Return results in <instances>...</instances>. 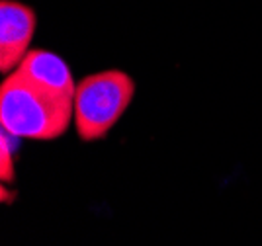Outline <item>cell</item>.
<instances>
[{"mask_svg":"<svg viewBox=\"0 0 262 246\" xmlns=\"http://www.w3.org/2000/svg\"><path fill=\"white\" fill-rule=\"evenodd\" d=\"M14 135L2 129L0 135V178L2 182H14L16 180V168H14V145H12Z\"/></svg>","mask_w":262,"mask_h":246,"instance_id":"5","label":"cell"},{"mask_svg":"<svg viewBox=\"0 0 262 246\" xmlns=\"http://www.w3.org/2000/svg\"><path fill=\"white\" fill-rule=\"evenodd\" d=\"M75 121L73 98L55 94L12 71L0 86V125L18 139L53 141Z\"/></svg>","mask_w":262,"mask_h":246,"instance_id":"1","label":"cell"},{"mask_svg":"<svg viewBox=\"0 0 262 246\" xmlns=\"http://www.w3.org/2000/svg\"><path fill=\"white\" fill-rule=\"evenodd\" d=\"M37 14L18 0L0 2V71L10 75L30 53Z\"/></svg>","mask_w":262,"mask_h":246,"instance_id":"3","label":"cell"},{"mask_svg":"<svg viewBox=\"0 0 262 246\" xmlns=\"http://www.w3.org/2000/svg\"><path fill=\"white\" fill-rule=\"evenodd\" d=\"M135 96V80L120 69L84 76L75 90V131L84 143L104 139Z\"/></svg>","mask_w":262,"mask_h":246,"instance_id":"2","label":"cell"},{"mask_svg":"<svg viewBox=\"0 0 262 246\" xmlns=\"http://www.w3.org/2000/svg\"><path fill=\"white\" fill-rule=\"evenodd\" d=\"M16 71H20L32 82L51 90L55 94L75 98L77 84L71 75L69 64L65 63L63 57L47 49H30V53L24 57V61Z\"/></svg>","mask_w":262,"mask_h":246,"instance_id":"4","label":"cell"}]
</instances>
